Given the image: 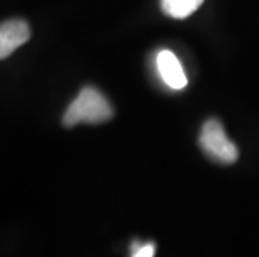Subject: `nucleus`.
Returning a JSON list of instances; mask_svg holds the SVG:
<instances>
[{
  "instance_id": "obj_1",
  "label": "nucleus",
  "mask_w": 259,
  "mask_h": 257,
  "mask_svg": "<svg viewBox=\"0 0 259 257\" xmlns=\"http://www.w3.org/2000/svg\"><path fill=\"white\" fill-rule=\"evenodd\" d=\"M114 116L111 102L96 87H84L79 95L67 107L62 124L64 127H75L79 124H104Z\"/></svg>"
},
{
  "instance_id": "obj_2",
  "label": "nucleus",
  "mask_w": 259,
  "mask_h": 257,
  "mask_svg": "<svg viewBox=\"0 0 259 257\" xmlns=\"http://www.w3.org/2000/svg\"><path fill=\"white\" fill-rule=\"evenodd\" d=\"M199 145L204 154L223 166H231L238 161V147L228 139L223 124L218 119H209L204 122L199 135Z\"/></svg>"
},
{
  "instance_id": "obj_3",
  "label": "nucleus",
  "mask_w": 259,
  "mask_h": 257,
  "mask_svg": "<svg viewBox=\"0 0 259 257\" xmlns=\"http://www.w3.org/2000/svg\"><path fill=\"white\" fill-rule=\"evenodd\" d=\"M30 39V27L25 20L12 19L0 24V60L7 59Z\"/></svg>"
},
{
  "instance_id": "obj_4",
  "label": "nucleus",
  "mask_w": 259,
  "mask_h": 257,
  "mask_svg": "<svg viewBox=\"0 0 259 257\" xmlns=\"http://www.w3.org/2000/svg\"><path fill=\"white\" fill-rule=\"evenodd\" d=\"M157 70L164 84L172 90H181L187 85V77L179 59L170 50H161L157 54Z\"/></svg>"
},
{
  "instance_id": "obj_5",
  "label": "nucleus",
  "mask_w": 259,
  "mask_h": 257,
  "mask_svg": "<svg viewBox=\"0 0 259 257\" xmlns=\"http://www.w3.org/2000/svg\"><path fill=\"white\" fill-rule=\"evenodd\" d=\"M204 0H161L162 12L172 19H187L201 7Z\"/></svg>"
},
{
  "instance_id": "obj_6",
  "label": "nucleus",
  "mask_w": 259,
  "mask_h": 257,
  "mask_svg": "<svg viewBox=\"0 0 259 257\" xmlns=\"http://www.w3.org/2000/svg\"><path fill=\"white\" fill-rule=\"evenodd\" d=\"M131 255L132 257H152L156 254V245L154 244H141L139 240H134L131 245Z\"/></svg>"
}]
</instances>
